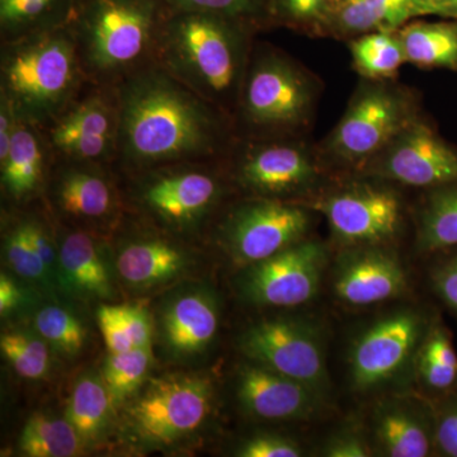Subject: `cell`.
I'll return each instance as SVG.
<instances>
[{"label":"cell","mask_w":457,"mask_h":457,"mask_svg":"<svg viewBox=\"0 0 457 457\" xmlns=\"http://www.w3.org/2000/svg\"><path fill=\"white\" fill-rule=\"evenodd\" d=\"M414 18L437 16L445 20H457V0H416Z\"/></svg>","instance_id":"cell-46"},{"label":"cell","mask_w":457,"mask_h":457,"mask_svg":"<svg viewBox=\"0 0 457 457\" xmlns=\"http://www.w3.org/2000/svg\"><path fill=\"white\" fill-rule=\"evenodd\" d=\"M457 245V182L427 189L417 212V249L432 253Z\"/></svg>","instance_id":"cell-27"},{"label":"cell","mask_w":457,"mask_h":457,"mask_svg":"<svg viewBox=\"0 0 457 457\" xmlns=\"http://www.w3.org/2000/svg\"><path fill=\"white\" fill-rule=\"evenodd\" d=\"M233 155V177L253 197L303 203L317 191L321 179L318 155L293 137L239 139Z\"/></svg>","instance_id":"cell-11"},{"label":"cell","mask_w":457,"mask_h":457,"mask_svg":"<svg viewBox=\"0 0 457 457\" xmlns=\"http://www.w3.org/2000/svg\"><path fill=\"white\" fill-rule=\"evenodd\" d=\"M429 327L425 312L414 308L375 319L356 337L348 353L352 389L372 394L407 385L414 378L418 351Z\"/></svg>","instance_id":"cell-7"},{"label":"cell","mask_w":457,"mask_h":457,"mask_svg":"<svg viewBox=\"0 0 457 457\" xmlns=\"http://www.w3.org/2000/svg\"><path fill=\"white\" fill-rule=\"evenodd\" d=\"M114 89L120 113L114 164L126 173L219 161L236 143L233 119L159 65L141 69Z\"/></svg>","instance_id":"cell-1"},{"label":"cell","mask_w":457,"mask_h":457,"mask_svg":"<svg viewBox=\"0 0 457 457\" xmlns=\"http://www.w3.org/2000/svg\"><path fill=\"white\" fill-rule=\"evenodd\" d=\"M104 245L84 228L65 230L59 240V282L86 299L113 296L112 272Z\"/></svg>","instance_id":"cell-23"},{"label":"cell","mask_w":457,"mask_h":457,"mask_svg":"<svg viewBox=\"0 0 457 457\" xmlns=\"http://www.w3.org/2000/svg\"><path fill=\"white\" fill-rule=\"evenodd\" d=\"M237 396L246 414L275 422L312 420L326 402L306 385L252 361L237 375Z\"/></svg>","instance_id":"cell-19"},{"label":"cell","mask_w":457,"mask_h":457,"mask_svg":"<svg viewBox=\"0 0 457 457\" xmlns=\"http://www.w3.org/2000/svg\"><path fill=\"white\" fill-rule=\"evenodd\" d=\"M335 5L336 0H272V22L318 33Z\"/></svg>","instance_id":"cell-38"},{"label":"cell","mask_w":457,"mask_h":457,"mask_svg":"<svg viewBox=\"0 0 457 457\" xmlns=\"http://www.w3.org/2000/svg\"><path fill=\"white\" fill-rule=\"evenodd\" d=\"M113 400L104 378L84 375L75 383L66 408V420L84 444L96 442L106 432L112 418Z\"/></svg>","instance_id":"cell-29"},{"label":"cell","mask_w":457,"mask_h":457,"mask_svg":"<svg viewBox=\"0 0 457 457\" xmlns=\"http://www.w3.org/2000/svg\"><path fill=\"white\" fill-rule=\"evenodd\" d=\"M327 264L326 245L303 239L267 260L245 267L240 290L255 305H303L318 293Z\"/></svg>","instance_id":"cell-16"},{"label":"cell","mask_w":457,"mask_h":457,"mask_svg":"<svg viewBox=\"0 0 457 457\" xmlns=\"http://www.w3.org/2000/svg\"><path fill=\"white\" fill-rule=\"evenodd\" d=\"M89 83L68 25L2 42L0 96L22 121L45 128Z\"/></svg>","instance_id":"cell-4"},{"label":"cell","mask_w":457,"mask_h":457,"mask_svg":"<svg viewBox=\"0 0 457 457\" xmlns=\"http://www.w3.org/2000/svg\"><path fill=\"white\" fill-rule=\"evenodd\" d=\"M300 203L323 213L337 243L345 248L389 245L403 227V201L393 183L360 174Z\"/></svg>","instance_id":"cell-10"},{"label":"cell","mask_w":457,"mask_h":457,"mask_svg":"<svg viewBox=\"0 0 457 457\" xmlns=\"http://www.w3.org/2000/svg\"><path fill=\"white\" fill-rule=\"evenodd\" d=\"M416 0H356L330 12L319 35L359 37L372 32H396L414 20Z\"/></svg>","instance_id":"cell-25"},{"label":"cell","mask_w":457,"mask_h":457,"mask_svg":"<svg viewBox=\"0 0 457 457\" xmlns=\"http://www.w3.org/2000/svg\"><path fill=\"white\" fill-rule=\"evenodd\" d=\"M351 2H356V0H336V7H338V5L345 4V3H351Z\"/></svg>","instance_id":"cell-48"},{"label":"cell","mask_w":457,"mask_h":457,"mask_svg":"<svg viewBox=\"0 0 457 457\" xmlns=\"http://www.w3.org/2000/svg\"><path fill=\"white\" fill-rule=\"evenodd\" d=\"M119 129L116 89L89 83L42 130L55 159L112 165L117 154Z\"/></svg>","instance_id":"cell-14"},{"label":"cell","mask_w":457,"mask_h":457,"mask_svg":"<svg viewBox=\"0 0 457 457\" xmlns=\"http://www.w3.org/2000/svg\"><path fill=\"white\" fill-rule=\"evenodd\" d=\"M7 227L4 236V253L9 267L20 278L49 287L51 286L49 276L29 239L25 215L16 216Z\"/></svg>","instance_id":"cell-36"},{"label":"cell","mask_w":457,"mask_h":457,"mask_svg":"<svg viewBox=\"0 0 457 457\" xmlns=\"http://www.w3.org/2000/svg\"><path fill=\"white\" fill-rule=\"evenodd\" d=\"M246 359L311 387L321 398L330 393L326 348L320 330L305 319L258 321L239 338Z\"/></svg>","instance_id":"cell-13"},{"label":"cell","mask_w":457,"mask_h":457,"mask_svg":"<svg viewBox=\"0 0 457 457\" xmlns=\"http://www.w3.org/2000/svg\"><path fill=\"white\" fill-rule=\"evenodd\" d=\"M317 89L311 75L272 47L252 50L234 114L239 139L293 137L311 121Z\"/></svg>","instance_id":"cell-5"},{"label":"cell","mask_w":457,"mask_h":457,"mask_svg":"<svg viewBox=\"0 0 457 457\" xmlns=\"http://www.w3.org/2000/svg\"><path fill=\"white\" fill-rule=\"evenodd\" d=\"M416 95L393 79H362L342 119L321 145L323 161L359 173L420 116Z\"/></svg>","instance_id":"cell-6"},{"label":"cell","mask_w":457,"mask_h":457,"mask_svg":"<svg viewBox=\"0 0 457 457\" xmlns=\"http://www.w3.org/2000/svg\"><path fill=\"white\" fill-rule=\"evenodd\" d=\"M22 291L18 287L16 282L2 273L0 276V312H2V317L17 309L18 305L22 303Z\"/></svg>","instance_id":"cell-47"},{"label":"cell","mask_w":457,"mask_h":457,"mask_svg":"<svg viewBox=\"0 0 457 457\" xmlns=\"http://www.w3.org/2000/svg\"><path fill=\"white\" fill-rule=\"evenodd\" d=\"M354 71L362 79H393L407 64L404 49L396 32H372L348 42Z\"/></svg>","instance_id":"cell-31"},{"label":"cell","mask_w":457,"mask_h":457,"mask_svg":"<svg viewBox=\"0 0 457 457\" xmlns=\"http://www.w3.org/2000/svg\"><path fill=\"white\" fill-rule=\"evenodd\" d=\"M168 12L162 0H78L68 26L89 82L116 87L155 64Z\"/></svg>","instance_id":"cell-3"},{"label":"cell","mask_w":457,"mask_h":457,"mask_svg":"<svg viewBox=\"0 0 457 457\" xmlns=\"http://www.w3.org/2000/svg\"><path fill=\"white\" fill-rule=\"evenodd\" d=\"M431 279L433 290L442 302L457 312V254L436 266Z\"/></svg>","instance_id":"cell-44"},{"label":"cell","mask_w":457,"mask_h":457,"mask_svg":"<svg viewBox=\"0 0 457 457\" xmlns=\"http://www.w3.org/2000/svg\"><path fill=\"white\" fill-rule=\"evenodd\" d=\"M414 380L423 392L442 395L455 386L457 356L446 328L433 324L420 345L414 368Z\"/></svg>","instance_id":"cell-30"},{"label":"cell","mask_w":457,"mask_h":457,"mask_svg":"<svg viewBox=\"0 0 457 457\" xmlns=\"http://www.w3.org/2000/svg\"><path fill=\"white\" fill-rule=\"evenodd\" d=\"M97 320L104 343L111 353L134 350L130 337L113 317L110 305L106 303V305L99 306Z\"/></svg>","instance_id":"cell-43"},{"label":"cell","mask_w":457,"mask_h":457,"mask_svg":"<svg viewBox=\"0 0 457 457\" xmlns=\"http://www.w3.org/2000/svg\"><path fill=\"white\" fill-rule=\"evenodd\" d=\"M240 457H300L303 447L293 438L272 433H260L243 442L237 451Z\"/></svg>","instance_id":"cell-39"},{"label":"cell","mask_w":457,"mask_h":457,"mask_svg":"<svg viewBox=\"0 0 457 457\" xmlns=\"http://www.w3.org/2000/svg\"><path fill=\"white\" fill-rule=\"evenodd\" d=\"M312 212L293 201L253 197L225 215L219 225V240L237 264L252 266L306 239Z\"/></svg>","instance_id":"cell-12"},{"label":"cell","mask_w":457,"mask_h":457,"mask_svg":"<svg viewBox=\"0 0 457 457\" xmlns=\"http://www.w3.org/2000/svg\"><path fill=\"white\" fill-rule=\"evenodd\" d=\"M255 31L218 14L170 9L155 64L234 121Z\"/></svg>","instance_id":"cell-2"},{"label":"cell","mask_w":457,"mask_h":457,"mask_svg":"<svg viewBox=\"0 0 457 457\" xmlns=\"http://www.w3.org/2000/svg\"><path fill=\"white\" fill-rule=\"evenodd\" d=\"M54 162L55 156L42 128L18 119L8 154L0 161L3 191L14 203L36 196L50 179Z\"/></svg>","instance_id":"cell-22"},{"label":"cell","mask_w":457,"mask_h":457,"mask_svg":"<svg viewBox=\"0 0 457 457\" xmlns=\"http://www.w3.org/2000/svg\"><path fill=\"white\" fill-rule=\"evenodd\" d=\"M216 161L180 162L132 173V200L153 220L173 231H191L220 204L225 187Z\"/></svg>","instance_id":"cell-8"},{"label":"cell","mask_w":457,"mask_h":457,"mask_svg":"<svg viewBox=\"0 0 457 457\" xmlns=\"http://www.w3.org/2000/svg\"><path fill=\"white\" fill-rule=\"evenodd\" d=\"M170 11H196L239 21L260 29L272 22V0H162Z\"/></svg>","instance_id":"cell-35"},{"label":"cell","mask_w":457,"mask_h":457,"mask_svg":"<svg viewBox=\"0 0 457 457\" xmlns=\"http://www.w3.org/2000/svg\"><path fill=\"white\" fill-rule=\"evenodd\" d=\"M327 457H370L375 455L371 438L354 428H345L328 438L321 449Z\"/></svg>","instance_id":"cell-41"},{"label":"cell","mask_w":457,"mask_h":457,"mask_svg":"<svg viewBox=\"0 0 457 457\" xmlns=\"http://www.w3.org/2000/svg\"><path fill=\"white\" fill-rule=\"evenodd\" d=\"M153 357L150 347L108 354L102 370V378L114 404L121 403L143 386Z\"/></svg>","instance_id":"cell-33"},{"label":"cell","mask_w":457,"mask_h":457,"mask_svg":"<svg viewBox=\"0 0 457 457\" xmlns=\"http://www.w3.org/2000/svg\"><path fill=\"white\" fill-rule=\"evenodd\" d=\"M49 343L40 335L26 330H12L0 338V348L18 375L38 380L50 370Z\"/></svg>","instance_id":"cell-34"},{"label":"cell","mask_w":457,"mask_h":457,"mask_svg":"<svg viewBox=\"0 0 457 457\" xmlns=\"http://www.w3.org/2000/svg\"><path fill=\"white\" fill-rule=\"evenodd\" d=\"M407 64L457 71V20L408 22L396 31Z\"/></svg>","instance_id":"cell-26"},{"label":"cell","mask_w":457,"mask_h":457,"mask_svg":"<svg viewBox=\"0 0 457 457\" xmlns=\"http://www.w3.org/2000/svg\"><path fill=\"white\" fill-rule=\"evenodd\" d=\"M35 327L38 335L51 347L64 354H77L86 342V330L74 317L60 306H46L36 315Z\"/></svg>","instance_id":"cell-37"},{"label":"cell","mask_w":457,"mask_h":457,"mask_svg":"<svg viewBox=\"0 0 457 457\" xmlns=\"http://www.w3.org/2000/svg\"><path fill=\"white\" fill-rule=\"evenodd\" d=\"M371 442L387 457H427L435 447V414L418 400L392 396L376 405Z\"/></svg>","instance_id":"cell-20"},{"label":"cell","mask_w":457,"mask_h":457,"mask_svg":"<svg viewBox=\"0 0 457 457\" xmlns=\"http://www.w3.org/2000/svg\"><path fill=\"white\" fill-rule=\"evenodd\" d=\"M212 402V381L204 376L156 378L126 409V429L144 446H170L204 426Z\"/></svg>","instance_id":"cell-9"},{"label":"cell","mask_w":457,"mask_h":457,"mask_svg":"<svg viewBox=\"0 0 457 457\" xmlns=\"http://www.w3.org/2000/svg\"><path fill=\"white\" fill-rule=\"evenodd\" d=\"M110 306L113 317L130 337L134 347H150L153 338V320L146 309L140 305Z\"/></svg>","instance_id":"cell-40"},{"label":"cell","mask_w":457,"mask_h":457,"mask_svg":"<svg viewBox=\"0 0 457 457\" xmlns=\"http://www.w3.org/2000/svg\"><path fill=\"white\" fill-rule=\"evenodd\" d=\"M78 0H0V40L68 25Z\"/></svg>","instance_id":"cell-28"},{"label":"cell","mask_w":457,"mask_h":457,"mask_svg":"<svg viewBox=\"0 0 457 457\" xmlns=\"http://www.w3.org/2000/svg\"><path fill=\"white\" fill-rule=\"evenodd\" d=\"M106 165L55 159L50 173V198L62 218L83 224H110L119 219L121 198Z\"/></svg>","instance_id":"cell-17"},{"label":"cell","mask_w":457,"mask_h":457,"mask_svg":"<svg viewBox=\"0 0 457 457\" xmlns=\"http://www.w3.org/2000/svg\"><path fill=\"white\" fill-rule=\"evenodd\" d=\"M84 442L68 420L35 413L21 433V451L29 457H71L83 449Z\"/></svg>","instance_id":"cell-32"},{"label":"cell","mask_w":457,"mask_h":457,"mask_svg":"<svg viewBox=\"0 0 457 457\" xmlns=\"http://www.w3.org/2000/svg\"><path fill=\"white\" fill-rule=\"evenodd\" d=\"M18 119L8 99L0 96V161L8 154Z\"/></svg>","instance_id":"cell-45"},{"label":"cell","mask_w":457,"mask_h":457,"mask_svg":"<svg viewBox=\"0 0 457 457\" xmlns=\"http://www.w3.org/2000/svg\"><path fill=\"white\" fill-rule=\"evenodd\" d=\"M220 324L215 296L207 290H189L174 296L161 315L162 341L171 356H196L209 348Z\"/></svg>","instance_id":"cell-21"},{"label":"cell","mask_w":457,"mask_h":457,"mask_svg":"<svg viewBox=\"0 0 457 457\" xmlns=\"http://www.w3.org/2000/svg\"><path fill=\"white\" fill-rule=\"evenodd\" d=\"M185 249L158 234H141L123 243L116 269L125 284L150 288L179 278L188 267Z\"/></svg>","instance_id":"cell-24"},{"label":"cell","mask_w":457,"mask_h":457,"mask_svg":"<svg viewBox=\"0 0 457 457\" xmlns=\"http://www.w3.org/2000/svg\"><path fill=\"white\" fill-rule=\"evenodd\" d=\"M435 447L441 455L457 457V396L435 414Z\"/></svg>","instance_id":"cell-42"},{"label":"cell","mask_w":457,"mask_h":457,"mask_svg":"<svg viewBox=\"0 0 457 457\" xmlns=\"http://www.w3.org/2000/svg\"><path fill=\"white\" fill-rule=\"evenodd\" d=\"M359 174L407 187H440L457 182V149L420 114Z\"/></svg>","instance_id":"cell-15"},{"label":"cell","mask_w":457,"mask_h":457,"mask_svg":"<svg viewBox=\"0 0 457 457\" xmlns=\"http://www.w3.org/2000/svg\"><path fill=\"white\" fill-rule=\"evenodd\" d=\"M333 290L348 306L386 303L407 293V270L387 245L348 246L337 261Z\"/></svg>","instance_id":"cell-18"}]
</instances>
